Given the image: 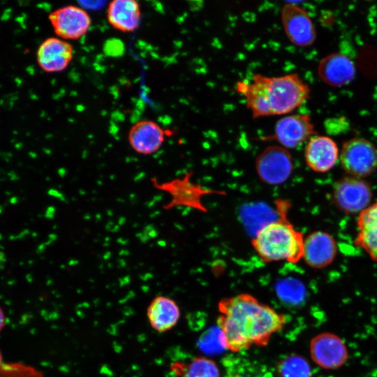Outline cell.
<instances>
[{
    "label": "cell",
    "instance_id": "6da1fadb",
    "mask_svg": "<svg viewBox=\"0 0 377 377\" xmlns=\"http://www.w3.org/2000/svg\"><path fill=\"white\" fill-rule=\"evenodd\" d=\"M216 325L221 330L227 350L233 353L249 349L253 345L268 344L272 335L281 331L286 318L260 302L248 293L221 300Z\"/></svg>",
    "mask_w": 377,
    "mask_h": 377
},
{
    "label": "cell",
    "instance_id": "7a4b0ae2",
    "mask_svg": "<svg viewBox=\"0 0 377 377\" xmlns=\"http://www.w3.org/2000/svg\"><path fill=\"white\" fill-rule=\"evenodd\" d=\"M237 91L244 96L253 118L290 113L310 96L309 86L296 73L279 77L256 74L252 82H238Z\"/></svg>",
    "mask_w": 377,
    "mask_h": 377
},
{
    "label": "cell",
    "instance_id": "3957f363",
    "mask_svg": "<svg viewBox=\"0 0 377 377\" xmlns=\"http://www.w3.org/2000/svg\"><path fill=\"white\" fill-rule=\"evenodd\" d=\"M282 205L277 219L273 220L254 235L252 246L265 263H297L302 258L304 239L286 219Z\"/></svg>",
    "mask_w": 377,
    "mask_h": 377
},
{
    "label": "cell",
    "instance_id": "277c9868",
    "mask_svg": "<svg viewBox=\"0 0 377 377\" xmlns=\"http://www.w3.org/2000/svg\"><path fill=\"white\" fill-rule=\"evenodd\" d=\"M340 158L342 168L350 176L364 177L377 168V149L366 139L353 138L343 144Z\"/></svg>",
    "mask_w": 377,
    "mask_h": 377
},
{
    "label": "cell",
    "instance_id": "5b68a950",
    "mask_svg": "<svg viewBox=\"0 0 377 377\" xmlns=\"http://www.w3.org/2000/svg\"><path fill=\"white\" fill-rule=\"evenodd\" d=\"M290 153L281 146L265 148L257 157L256 170L259 179L269 185H279L286 182L293 171Z\"/></svg>",
    "mask_w": 377,
    "mask_h": 377
},
{
    "label": "cell",
    "instance_id": "8992f818",
    "mask_svg": "<svg viewBox=\"0 0 377 377\" xmlns=\"http://www.w3.org/2000/svg\"><path fill=\"white\" fill-rule=\"evenodd\" d=\"M371 198L369 184L353 176L340 179L335 184L332 192L334 204L346 214L360 213L369 206Z\"/></svg>",
    "mask_w": 377,
    "mask_h": 377
},
{
    "label": "cell",
    "instance_id": "52a82bcc",
    "mask_svg": "<svg viewBox=\"0 0 377 377\" xmlns=\"http://www.w3.org/2000/svg\"><path fill=\"white\" fill-rule=\"evenodd\" d=\"M48 19L57 37L65 40H75L83 37L91 24L89 13L75 5H67L53 10L49 14Z\"/></svg>",
    "mask_w": 377,
    "mask_h": 377
},
{
    "label": "cell",
    "instance_id": "ba28073f",
    "mask_svg": "<svg viewBox=\"0 0 377 377\" xmlns=\"http://www.w3.org/2000/svg\"><path fill=\"white\" fill-rule=\"evenodd\" d=\"M316 133L311 117L306 114L285 116L275 124L274 134L261 138L276 140L286 149H293L310 140Z\"/></svg>",
    "mask_w": 377,
    "mask_h": 377
},
{
    "label": "cell",
    "instance_id": "9c48e42d",
    "mask_svg": "<svg viewBox=\"0 0 377 377\" xmlns=\"http://www.w3.org/2000/svg\"><path fill=\"white\" fill-rule=\"evenodd\" d=\"M310 355L312 360L325 369L339 368L348 357L343 340L329 332L319 334L311 340Z\"/></svg>",
    "mask_w": 377,
    "mask_h": 377
},
{
    "label": "cell",
    "instance_id": "30bf717a",
    "mask_svg": "<svg viewBox=\"0 0 377 377\" xmlns=\"http://www.w3.org/2000/svg\"><path fill=\"white\" fill-rule=\"evenodd\" d=\"M281 20L288 40L294 45L305 47L316 40V31L307 13L293 3H287L281 10Z\"/></svg>",
    "mask_w": 377,
    "mask_h": 377
},
{
    "label": "cell",
    "instance_id": "8fae6325",
    "mask_svg": "<svg viewBox=\"0 0 377 377\" xmlns=\"http://www.w3.org/2000/svg\"><path fill=\"white\" fill-rule=\"evenodd\" d=\"M151 181L155 188L165 191L171 196L170 201L163 206L165 209L180 205L202 209L200 197L205 193H209L200 188L198 185L191 183L188 173L183 178H177L169 182H161L155 178H151Z\"/></svg>",
    "mask_w": 377,
    "mask_h": 377
},
{
    "label": "cell",
    "instance_id": "7c38bea8",
    "mask_svg": "<svg viewBox=\"0 0 377 377\" xmlns=\"http://www.w3.org/2000/svg\"><path fill=\"white\" fill-rule=\"evenodd\" d=\"M74 54L72 45L58 37H49L39 45L36 52L38 66L47 73L64 71L71 64Z\"/></svg>",
    "mask_w": 377,
    "mask_h": 377
},
{
    "label": "cell",
    "instance_id": "4fadbf2b",
    "mask_svg": "<svg viewBox=\"0 0 377 377\" xmlns=\"http://www.w3.org/2000/svg\"><path fill=\"white\" fill-rule=\"evenodd\" d=\"M337 252L334 238L325 232L316 231L304 239L302 258L311 267L322 269L332 263Z\"/></svg>",
    "mask_w": 377,
    "mask_h": 377
},
{
    "label": "cell",
    "instance_id": "5bb4252c",
    "mask_svg": "<svg viewBox=\"0 0 377 377\" xmlns=\"http://www.w3.org/2000/svg\"><path fill=\"white\" fill-rule=\"evenodd\" d=\"M165 133L163 128L152 120L136 122L130 128L128 141L131 148L142 155H151L161 149Z\"/></svg>",
    "mask_w": 377,
    "mask_h": 377
},
{
    "label": "cell",
    "instance_id": "9a60e30c",
    "mask_svg": "<svg viewBox=\"0 0 377 377\" xmlns=\"http://www.w3.org/2000/svg\"><path fill=\"white\" fill-rule=\"evenodd\" d=\"M339 149L335 142L323 135L312 137L304 151L307 165L317 172H325L332 169L339 158Z\"/></svg>",
    "mask_w": 377,
    "mask_h": 377
},
{
    "label": "cell",
    "instance_id": "2e32d148",
    "mask_svg": "<svg viewBox=\"0 0 377 377\" xmlns=\"http://www.w3.org/2000/svg\"><path fill=\"white\" fill-rule=\"evenodd\" d=\"M320 78L327 84L341 87L350 83L355 75V67L346 56L334 53L323 58L318 67Z\"/></svg>",
    "mask_w": 377,
    "mask_h": 377
},
{
    "label": "cell",
    "instance_id": "e0dca14e",
    "mask_svg": "<svg viewBox=\"0 0 377 377\" xmlns=\"http://www.w3.org/2000/svg\"><path fill=\"white\" fill-rule=\"evenodd\" d=\"M146 314L151 328L160 333L170 330L180 318L177 304L172 299L163 295H158L151 301Z\"/></svg>",
    "mask_w": 377,
    "mask_h": 377
},
{
    "label": "cell",
    "instance_id": "ac0fdd59",
    "mask_svg": "<svg viewBox=\"0 0 377 377\" xmlns=\"http://www.w3.org/2000/svg\"><path fill=\"white\" fill-rule=\"evenodd\" d=\"M141 9L138 1L135 0H114L107 8L108 23L121 32H132L140 24Z\"/></svg>",
    "mask_w": 377,
    "mask_h": 377
},
{
    "label": "cell",
    "instance_id": "d6986e66",
    "mask_svg": "<svg viewBox=\"0 0 377 377\" xmlns=\"http://www.w3.org/2000/svg\"><path fill=\"white\" fill-rule=\"evenodd\" d=\"M357 224L355 244L377 261V202L360 213Z\"/></svg>",
    "mask_w": 377,
    "mask_h": 377
},
{
    "label": "cell",
    "instance_id": "ffe728a7",
    "mask_svg": "<svg viewBox=\"0 0 377 377\" xmlns=\"http://www.w3.org/2000/svg\"><path fill=\"white\" fill-rule=\"evenodd\" d=\"M170 369L177 377H220L216 364L205 357H195L187 362L175 361Z\"/></svg>",
    "mask_w": 377,
    "mask_h": 377
},
{
    "label": "cell",
    "instance_id": "44dd1931",
    "mask_svg": "<svg viewBox=\"0 0 377 377\" xmlns=\"http://www.w3.org/2000/svg\"><path fill=\"white\" fill-rule=\"evenodd\" d=\"M275 290L278 298L288 306H299L306 299L305 286L295 278L288 277L279 280L275 285Z\"/></svg>",
    "mask_w": 377,
    "mask_h": 377
},
{
    "label": "cell",
    "instance_id": "7402d4cb",
    "mask_svg": "<svg viewBox=\"0 0 377 377\" xmlns=\"http://www.w3.org/2000/svg\"><path fill=\"white\" fill-rule=\"evenodd\" d=\"M227 377H266L261 367L246 358L229 355L223 360Z\"/></svg>",
    "mask_w": 377,
    "mask_h": 377
},
{
    "label": "cell",
    "instance_id": "603a6c76",
    "mask_svg": "<svg viewBox=\"0 0 377 377\" xmlns=\"http://www.w3.org/2000/svg\"><path fill=\"white\" fill-rule=\"evenodd\" d=\"M279 377H311V368L303 357L291 354L282 357L277 363Z\"/></svg>",
    "mask_w": 377,
    "mask_h": 377
},
{
    "label": "cell",
    "instance_id": "cb8c5ba5",
    "mask_svg": "<svg viewBox=\"0 0 377 377\" xmlns=\"http://www.w3.org/2000/svg\"><path fill=\"white\" fill-rule=\"evenodd\" d=\"M198 344L199 348L208 355L219 354L227 350L222 332L217 325L203 332L198 339Z\"/></svg>",
    "mask_w": 377,
    "mask_h": 377
},
{
    "label": "cell",
    "instance_id": "d4e9b609",
    "mask_svg": "<svg viewBox=\"0 0 377 377\" xmlns=\"http://www.w3.org/2000/svg\"><path fill=\"white\" fill-rule=\"evenodd\" d=\"M0 377H43L37 369L21 364H6L0 369Z\"/></svg>",
    "mask_w": 377,
    "mask_h": 377
},
{
    "label": "cell",
    "instance_id": "484cf974",
    "mask_svg": "<svg viewBox=\"0 0 377 377\" xmlns=\"http://www.w3.org/2000/svg\"><path fill=\"white\" fill-rule=\"evenodd\" d=\"M4 323H5V316H4L3 310L1 309L0 306V331L2 330L4 325Z\"/></svg>",
    "mask_w": 377,
    "mask_h": 377
},
{
    "label": "cell",
    "instance_id": "4316f807",
    "mask_svg": "<svg viewBox=\"0 0 377 377\" xmlns=\"http://www.w3.org/2000/svg\"><path fill=\"white\" fill-rule=\"evenodd\" d=\"M3 365V364L2 363V356H1V353H0V369L2 367Z\"/></svg>",
    "mask_w": 377,
    "mask_h": 377
}]
</instances>
